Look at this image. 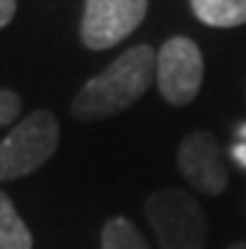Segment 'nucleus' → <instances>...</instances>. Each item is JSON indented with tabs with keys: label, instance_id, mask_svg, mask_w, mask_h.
I'll list each match as a JSON object with an SVG mask.
<instances>
[{
	"label": "nucleus",
	"instance_id": "obj_1",
	"mask_svg": "<svg viewBox=\"0 0 246 249\" xmlns=\"http://www.w3.org/2000/svg\"><path fill=\"white\" fill-rule=\"evenodd\" d=\"M156 78V51L151 46H133L123 51L103 71L85 81L76 93L70 113L81 124L103 121L111 116L128 111L136 101L143 98Z\"/></svg>",
	"mask_w": 246,
	"mask_h": 249
},
{
	"label": "nucleus",
	"instance_id": "obj_2",
	"mask_svg": "<svg viewBox=\"0 0 246 249\" xmlns=\"http://www.w3.org/2000/svg\"><path fill=\"white\" fill-rule=\"evenodd\" d=\"M146 219L161 249H204L206 214L183 189H158L143 204Z\"/></svg>",
	"mask_w": 246,
	"mask_h": 249
},
{
	"label": "nucleus",
	"instance_id": "obj_3",
	"mask_svg": "<svg viewBox=\"0 0 246 249\" xmlns=\"http://www.w3.org/2000/svg\"><path fill=\"white\" fill-rule=\"evenodd\" d=\"M61 126L50 111H33L0 141V181L23 179L58 151Z\"/></svg>",
	"mask_w": 246,
	"mask_h": 249
},
{
	"label": "nucleus",
	"instance_id": "obj_4",
	"mask_svg": "<svg viewBox=\"0 0 246 249\" xmlns=\"http://www.w3.org/2000/svg\"><path fill=\"white\" fill-rule=\"evenodd\" d=\"M156 83L171 106H189L204 83V55L191 38H168L156 55Z\"/></svg>",
	"mask_w": 246,
	"mask_h": 249
},
{
	"label": "nucleus",
	"instance_id": "obj_5",
	"mask_svg": "<svg viewBox=\"0 0 246 249\" xmlns=\"http://www.w3.org/2000/svg\"><path fill=\"white\" fill-rule=\"evenodd\" d=\"M148 0H85L81 40L91 51H108L143 23Z\"/></svg>",
	"mask_w": 246,
	"mask_h": 249
},
{
	"label": "nucleus",
	"instance_id": "obj_6",
	"mask_svg": "<svg viewBox=\"0 0 246 249\" xmlns=\"http://www.w3.org/2000/svg\"><path fill=\"white\" fill-rule=\"evenodd\" d=\"M176 166L181 177L206 196H219L229 186V169L224 164L221 146L209 131H191L183 136L176 151Z\"/></svg>",
	"mask_w": 246,
	"mask_h": 249
},
{
	"label": "nucleus",
	"instance_id": "obj_7",
	"mask_svg": "<svg viewBox=\"0 0 246 249\" xmlns=\"http://www.w3.org/2000/svg\"><path fill=\"white\" fill-rule=\"evenodd\" d=\"M191 10L211 28H239L246 23V0H191Z\"/></svg>",
	"mask_w": 246,
	"mask_h": 249
},
{
	"label": "nucleus",
	"instance_id": "obj_8",
	"mask_svg": "<svg viewBox=\"0 0 246 249\" xmlns=\"http://www.w3.org/2000/svg\"><path fill=\"white\" fill-rule=\"evenodd\" d=\"M0 249H33V234L25 227L16 204L0 192Z\"/></svg>",
	"mask_w": 246,
	"mask_h": 249
},
{
	"label": "nucleus",
	"instance_id": "obj_9",
	"mask_svg": "<svg viewBox=\"0 0 246 249\" xmlns=\"http://www.w3.org/2000/svg\"><path fill=\"white\" fill-rule=\"evenodd\" d=\"M100 249H151L138 227L126 216H111L100 231Z\"/></svg>",
	"mask_w": 246,
	"mask_h": 249
},
{
	"label": "nucleus",
	"instance_id": "obj_10",
	"mask_svg": "<svg viewBox=\"0 0 246 249\" xmlns=\"http://www.w3.org/2000/svg\"><path fill=\"white\" fill-rule=\"evenodd\" d=\"M23 108V101L18 93H13L8 89H0V126H8L13 124L20 116Z\"/></svg>",
	"mask_w": 246,
	"mask_h": 249
},
{
	"label": "nucleus",
	"instance_id": "obj_11",
	"mask_svg": "<svg viewBox=\"0 0 246 249\" xmlns=\"http://www.w3.org/2000/svg\"><path fill=\"white\" fill-rule=\"evenodd\" d=\"M16 0H0V31L13 20V16H16Z\"/></svg>",
	"mask_w": 246,
	"mask_h": 249
},
{
	"label": "nucleus",
	"instance_id": "obj_12",
	"mask_svg": "<svg viewBox=\"0 0 246 249\" xmlns=\"http://www.w3.org/2000/svg\"><path fill=\"white\" fill-rule=\"evenodd\" d=\"M226 249H246V242H234V244H229Z\"/></svg>",
	"mask_w": 246,
	"mask_h": 249
}]
</instances>
